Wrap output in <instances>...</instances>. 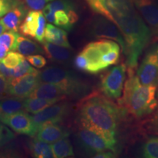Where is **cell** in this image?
Instances as JSON below:
<instances>
[{"label":"cell","instance_id":"obj_1","mask_svg":"<svg viewBox=\"0 0 158 158\" xmlns=\"http://www.w3.org/2000/svg\"><path fill=\"white\" fill-rule=\"evenodd\" d=\"M94 13L113 22L123 35L128 72L137 68L140 56L152 37L133 0H85Z\"/></svg>","mask_w":158,"mask_h":158},{"label":"cell","instance_id":"obj_2","mask_svg":"<svg viewBox=\"0 0 158 158\" xmlns=\"http://www.w3.org/2000/svg\"><path fill=\"white\" fill-rule=\"evenodd\" d=\"M123 111L121 108L103 97L88 98L81 106L78 121L81 127L116 141V132Z\"/></svg>","mask_w":158,"mask_h":158},{"label":"cell","instance_id":"obj_3","mask_svg":"<svg viewBox=\"0 0 158 158\" xmlns=\"http://www.w3.org/2000/svg\"><path fill=\"white\" fill-rule=\"evenodd\" d=\"M129 78L124 86L121 101L130 114L141 118L152 113L157 106V86L142 84L134 72H129Z\"/></svg>","mask_w":158,"mask_h":158},{"label":"cell","instance_id":"obj_4","mask_svg":"<svg viewBox=\"0 0 158 158\" xmlns=\"http://www.w3.org/2000/svg\"><path fill=\"white\" fill-rule=\"evenodd\" d=\"M120 45L116 41L101 39L89 43L80 52L86 59L85 72L97 74L115 64L120 56Z\"/></svg>","mask_w":158,"mask_h":158},{"label":"cell","instance_id":"obj_5","mask_svg":"<svg viewBox=\"0 0 158 158\" xmlns=\"http://www.w3.org/2000/svg\"><path fill=\"white\" fill-rule=\"evenodd\" d=\"M41 82L57 85L66 94L67 98L81 99L91 92V86L78 78L76 74L64 69L48 67L40 73Z\"/></svg>","mask_w":158,"mask_h":158},{"label":"cell","instance_id":"obj_6","mask_svg":"<svg viewBox=\"0 0 158 158\" xmlns=\"http://www.w3.org/2000/svg\"><path fill=\"white\" fill-rule=\"evenodd\" d=\"M126 72V65L121 64L110 68L102 77L100 88L107 98L113 100L121 98L125 82Z\"/></svg>","mask_w":158,"mask_h":158},{"label":"cell","instance_id":"obj_7","mask_svg":"<svg viewBox=\"0 0 158 158\" xmlns=\"http://www.w3.org/2000/svg\"><path fill=\"white\" fill-rule=\"evenodd\" d=\"M77 139L83 149L89 153L97 154L103 151H112L116 153L117 141H111L96 132L81 127Z\"/></svg>","mask_w":158,"mask_h":158},{"label":"cell","instance_id":"obj_8","mask_svg":"<svg viewBox=\"0 0 158 158\" xmlns=\"http://www.w3.org/2000/svg\"><path fill=\"white\" fill-rule=\"evenodd\" d=\"M136 76L142 84L158 86V41L148 48L137 70Z\"/></svg>","mask_w":158,"mask_h":158},{"label":"cell","instance_id":"obj_9","mask_svg":"<svg viewBox=\"0 0 158 158\" xmlns=\"http://www.w3.org/2000/svg\"><path fill=\"white\" fill-rule=\"evenodd\" d=\"M89 33L96 38L109 39L116 41L121 47L122 51L124 54L126 50L125 42L119 29L113 22L102 15L96 18L91 23Z\"/></svg>","mask_w":158,"mask_h":158},{"label":"cell","instance_id":"obj_10","mask_svg":"<svg viewBox=\"0 0 158 158\" xmlns=\"http://www.w3.org/2000/svg\"><path fill=\"white\" fill-rule=\"evenodd\" d=\"M70 110L69 104L66 102H60L55 103L45 108L38 113L31 116L36 133L43 126L49 124H57L62 121L68 115Z\"/></svg>","mask_w":158,"mask_h":158},{"label":"cell","instance_id":"obj_11","mask_svg":"<svg viewBox=\"0 0 158 158\" xmlns=\"http://www.w3.org/2000/svg\"><path fill=\"white\" fill-rule=\"evenodd\" d=\"M38 70L9 81L7 92L16 98H29L31 92L40 84Z\"/></svg>","mask_w":158,"mask_h":158},{"label":"cell","instance_id":"obj_12","mask_svg":"<svg viewBox=\"0 0 158 158\" xmlns=\"http://www.w3.org/2000/svg\"><path fill=\"white\" fill-rule=\"evenodd\" d=\"M0 122L9 126L13 131L19 134H24L30 136L36 135V130L31 116L23 110L4 116L0 119Z\"/></svg>","mask_w":158,"mask_h":158},{"label":"cell","instance_id":"obj_13","mask_svg":"<svg viewBox=\"0 0 158 158\" xmlns=\"http://www.w3.org/2000/svg\"><path fill=\"white\" fill-rule=\"evenodd\" d=\"M133 2L152 35L158 37V3L155 0H133Z\"/></svg>","mask_w":158,"mask_h":158},{"label":"cell","instance_id":"obj_14","mask_svg":"<svg viewBox=\"0 0 158 158\" xmlns=\"http://www.w3.org/2000/svg\"><path fill=\"white\" fill-rule=\"evenodd\" d=\"M68 132L56 124H49L43 126L36 133L37 139L48 143H54L62 138L68 137Z\"/></svg>","mask_w":158,"mask_h":158},{"label":"cell","instance_id":"obj_15","mask_svg":"<svg viewBox=\"0 0 158 158\" xmlns=\"http://www.w3.org/2000/svg\"><path fill=\"white\" fill-rule=\"evenodd\" d=\"M29 98H39L45 99H59L63 100L67 98L66 94L58 86L51 83L44 82L40 84L33 91Z\"/></svg>","mask_w":158,"mask_h":158},{"label":"cell","instance_id":"obj_16","mask_svg":"<svg viewBox=\"0 0 158 158\" xmlns=\"http://www.w3.org/2000/svg\"><path fill=\"white\" fill-rule=\"evenodd\" d=\"M26 13H27V10L23 5L19 4L14 8L10 10L8 13H6L0 21L2 22L6 29L18 32Z\"/></svg>","mask_w":158,"mask_h":158},{"label":"cell","instance_id":"obj_17","mask_svg":"<svg viewBox=\"0 0 158 158\" xmlns=\"http://www.w3.org/2000/svg\"><path fill=\"white\" fill-rule=\"evenodd\" d=\"M45 40L47 42L61 45L65 48H70L66 31L63 29L55 27L51 23H48L45 27Z\"/></svg>","mask_w":158,"mask_h":158},{"label":"cell","instance_id":"obj_18","mask_svg":"<svg viewBox=\"0 0 158 158\" xmlns=\"http://www.w3.org/2000/svg\"><path fill=\"white\" fill-rule=\"evenodd\" d=\"M13 51H17L18 52L24 56H29L38 54H44L45 51L43 47H41L37 43L27 37L21 36L19 35Z\"/></svg>","mask_w":158,"mask_h":158},{"label":"cell","instance_id":"obj_19","mask_svg":"<svg viewBox=\"0 0 158 158\" xmlns=\"http://www.w3.org/2000/svg\"><path fill=\"white\" fill-rule=\"evenodd\" d=\"M43 47L46 56L54 62H65L70 58L71 54L68 48L49 42L43 43Z\"/></svg>","mask_w":158,"mask_h":158},{"label":"cell","instance_id":"obj_20","mask_svg":"<svg viewBox=\"0 0 158 158\" xmlns=\"http://www.w3.org/2000/svg\"><path fill=\"white\" fill-rule=\"evenodd\" d=\"M60 101L62 100L59 99L28 98L23 101V108L26 111L35 114Z\"/></svg>","mask_w":158,"mask_h":158},{"label":"cell","instance_id":"obj_21","mask_svg":"<svg viewBox=\"0 0 158 158\" xmlns=\"http://www.w3.org/2000/svg\"><path fill=\"white\" fill-rule=\"evenodd\" d=\"M39 13L40 10H31L27 13L23 23L19 27L21 34L35 38L38 25Z\"/></svg>","mask_w":158,"mask_h":158},{"label":"cell","instance_id":"obj_22","mask_svg":"<svg viewBox=\"0 0 158 158\" xmlns=\"http://www.w3.org/2000/svg\"><path fill=\"white\" fill-rule=\"evenodd\" d=\"M30 151L35 157L51 158L54 157L51 145L35 138L30 143Z\"/></svg>","mask_w":158,"mask_h":158},{"label":"cell","instance_id":"obj_23","mask_svg":"<svg viewBox=\"0 0 158 158\" xmlns=\"http://www.w3.org/2000/svg\"><path fill=\"white\" fill-rule=\"evenodd\" d=\"M51 148L54 152V157L65 158L74 156L72 144L68 137L62 138L51 144Z\"/></svg>","mask_w":158,"mask_h":158},{"label":"cell","instance_id":"obj_24","mask_svg":"<svg viewBox=\"0 0 158 158\" xmlns=\"http://www.w3.org/2000/svg\"><path fill=\"white\" fill-rule=\"evenodd\" d=\"M23 99L12 98L0 100V119L4 116L22 110Z\"/></svg>","mask_w":158,"mask_h":158},{"label":"cell","instance_id":"obj_25","mask_svg":"<svg viewBox=\"0 0 158 158\" xmlns=\"http://www.w3.org/2000/svg\"><path fill=\"white\" fill-rule=\"evenodd\" d=\"M142 157L158 158V137H151L143 143L141 150Z\"/></svg>","mask_w":158,"mask_h":158},{"label":"cell","instance_id":"obj_26","mask_svg":"<svg viewBox=\"0 0 158 158\" xmlns=\"http://www.w3.org/2000/svg\"><path fill=\"white\" fill-rule=\"evenodd\" d=\"M54 23L57 27L67 31H70L73 27V24L71 23L70 18H69L68 12L62 10H59L55 12Z\"/></svg>","mask_w":158,"mask_h":158},{"label":"cell","instance_id":"obj_27","mask_svg":"<svg viewBox=\"0 0 158 158\" xmlns=\"http://www.w3.org/2000/svg\"><path fill=\"white\" fill-rule=\"evenodd\" d=\"M23 59H25L24 56L21 54L11 51V52L7 53L2 62L7 68H14Z\"/></svg>","mask_w":158,"mask_h":158},{"label":"cell","instance_id":"obj_28","mask_svg":"<svg viewBox=\"0 0 158 158\" xmlns=\"http://www.w3.org/2000/svg\"><path fill=\"white\" fill-rule=\"evenodd\" d=\"M19 35V34H18L17 31H9L2 33L0 35V44L5 45L9 48V50L13 51Z\"/></svg>","mask_w":158,"mask_h":158},{"label":"cell","instance_id":"obj_29","mask_svg":"<svg viewBox=\"0 0 158 158\" xmlns=\"http://www.w3.org/2000/svg\"><path fill=\"white\" fill-rule=\"evenodd\" d=\"M48 5L51 10L54 12L59 10H62L66 12H69L71 10H75L73 4L70 0H55Z\"/></svg>","mask_w":158,"mask_h":158},{"label":"cell","instance_id":"obj_30","mask_svg":"<svg viewBox=\"0 0 158 158\" xmlns=\"http://www.w3.org/2000/svg\"><path fill=\"white\" fill-rule=\"evenodd\" d=\"M35 70H36L35 69L31 68L29 64L27 59H23L16 67L14 68V77H13V78L23 76L24 75L34 72Z\"/></svg>","mask_w":158,"mask_h":158},{"label":"cell","instance_id":"obj_31","mask_svg":"<svg viewBox=\"0 0 158 158\" xmlns=\"http://www.w3.org/2000/svg\"><path fill=\"white\" fill-rule=\"evenodd\" d=\"M45 19L42 12L40 11L38 16V25L36 31V36L35 38L38 42L43 43L45 42Z\"/></svg>","mask_w":158,"mask_h":158},{"label":"cell","instance_id":"obj_32","mask_svg":"<svg viewBox=\"0 0 158 158\" xmlns=\"http://www.w3.org/2000/svg\"><path fill=\"white\" fill-rule=\"evenodd\" d=\"M14 134L8 127L4 126L0 122V147L5 145L14 138Z\"/></svg>","mask_w":158,"mask_h":158},{"label":"cell","instance_id":"obj_33","mask_svg":"<svg viewBox=\"0 0 158 158\" xmlns=\"http://www.w3.org/2000/svg\"><path fill=\"white\" fill-rule=\"evenodd\" d=\"M19 4H21L19 0H0V18L4 16Z\"/></svg>","mask_w":158,"mask_h":158},{"label":"cell","instance_id":"obj_34","mask_svg":"<svg viewBox=\"0 0 158 158\" xmlns=\"http://www.w3.org/2000/svg\"><path fill=\"white\" fill-rule=\"evenodd\" d=\"M27 60L30 63L31 65L37 68H42L46 64V59L41 55H29L27 56Z\"/></svg>","mask_w":158,"mask_h":158},{"label":"cell","instance_id":"obj_35","mask_svg":"<svg viewBox=\"0 0 158 158\" xmlns=\"http://www.w3.org/2000/svg\"><path fill=\"white\" fill-rule=\"evenodd\" d=\"M53 0H25L27 7L32 10H41L48 2Z\"/></svg>","mask_w":158,"mask_h":158},{"label":"cell","instance_id":"obj_36","mask_svg":"<svg viewBox=\"0 0 158 158\" xmlns=\"http://www.w3.org/2000/svg\"><path fill=\"white\" fill-rule=\"evenodd\" d=\"M0 73L8 80H11L14 77V68L6 67L2 62H0Z\"/></svg>","mask_w":158,"mask_h":158},{"label":"cell","instance_id":"obj_37","mask_svg":"<svg viewBox=\"0 0 158 158\" xmlns=\"http://www.w3.org/2000/svg\"><path fill=\"white\" fill-rule=\"evenodd\" d=\"M9 80L5 78L0 73V94H3L7 92V89H8Z\"/></svg>","mask_w":158,"mask_h":158},{"label":"cell","instance_id":"obj_38","mask_svg":"<svg viewBox=\"0 0 158 158\" xmlns=\"http://www.w3.org/2000/svg\"><path fill=\"white\" fill-rule=\"evenodd\" d=\"M94 157L97 158H113L116 157V153L112 151H103L95 154Z\"/></svg>","mask_w":158,"mask_h":158},{"label":"cell","instance_id":"obj_39","mask_svg":"<svg viewBox=\"0 0 158 158\" xmlns=\"http://www.w3.org/2000/svg\"><path fill=\"white\" fill-rule=\"evenodd\" d=\"M9 51V48H7L6 45L3 44H0V62L2 61L4 57L7 55Z\"/></svg>","mask_w":158,"mask_h":158},{"label":"cell","instance_id":"obj_40","mask_svg":"<svg viewBox=\"0 0 158 158\" xmlns=\"http://www.w3.org/2000/svg\"><path fill=\"white\" fill-rule=\"evenodd\" d=\"M6 30V28L4 26V24L1 21H0V35H1L2 33H4V31Z\"/></svg>","mask_w":158,"mask_h":158},{"label":"cell","instance_id":"obj_41","mask_svg":"<svg viewBox=\"0 0 158 158\" xmlns=\"http://www.w3.org/2000/svg\"><path fill=\"white\" fill-rule=\"evenodd\" d=\"M156 124H157V126L158 127V114H157V119H156Z\"/></svg>","mask_w":158,"mask_h":158},{"label":"cell","instance_id":"obj_42","mask_svg":"<svg viewBox=\"0 0 158 158\" xmlns=\"http://www.w3.org/2000/svg\"><path fill=\"white\" fill-rule=\"evenodd\" d=\"M156 96H157V98H158V88L157 89V94H156Z\"/></svg>","mask_w":158,"mask_h":158}]
</instances>
